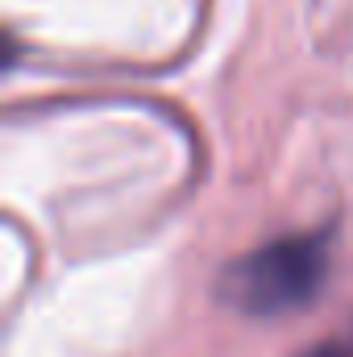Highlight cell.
I'll return each instance as SVG.
<instances>
[{"mask_svg": "<svg viewBox=\"0 0 353 357\" xmlns=\"http://www.w3.org/2000/svg\"><path fill=\"white\" fill-rule=\"evenodd\" d=\"M333 266L329 233H291L266 241L220 270V299L254 320H274L308 307Z\"/></svg>", "mask_w": 353, "mask_h": 357, "instance_id": "cell-1", "label": "cell"}, {"mask_svg": "<svg viewBox=\"0 0 353 357\" xmlns=\"http://www.w3.org/2000/svg\"><path fill=\"white\" fill-rule=\"evenodd\" d=\"M303 357H353V328L350 333H341V337H329V341L312 345Z\"/></svg>", "mask_w": 353, "mask_h": 357, "instance_id": "cell-2", "label": "cell"}]
</instances>
